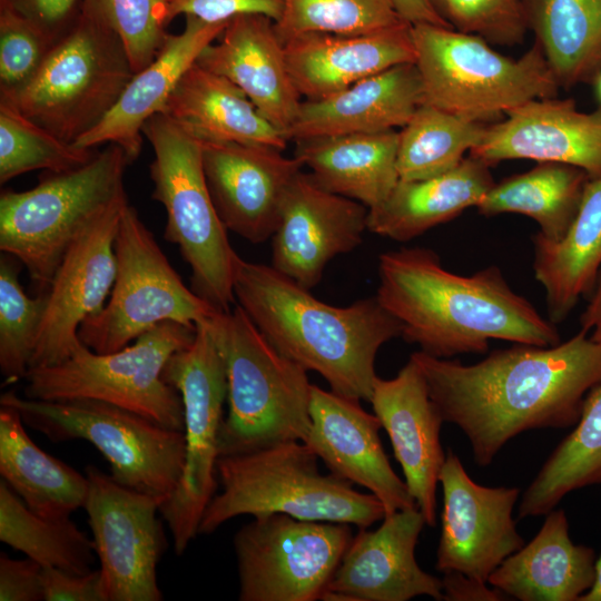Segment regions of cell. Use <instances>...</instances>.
<instances>
[{"instance_id":"cell-5","label":"cell","mask_w":601,"mask_h":601,"mask_svg":"<svg viewBox=\"0 0 601 601\" xmlns=\"http://www.w3.org/2000/svg\"><path fill=\"white\" fill-rule=\"evenodd\" d=\"M225 362L228 414L219 456L285 441L304 442L312 385L307 371L280 354L236 304L209 319Z\"/></svg>"},{"instance_id":"cell-23","label":"cell","mask_w":601,"mask_h":601,"mask_svg":"<svg viewBox=\"0 0 601 601\" xmlns=\"http://www.w3.org/2000/svg\"><path fill=\"white\" fill-rule=\"evenodd\" d=\"M370 403L387 433L407 490L428 526L436 524V490L446 454L440 441L444 422L413 358L390 380L376 377Z\"/></svg>"},{"instance_id":"cell-7","label":"cell","mask_w":601,"mask_h":601,"mask_svg":"<svg viewBox=\"0 0 601 601\" xmlns=\"http://www.w3.org/2000/svg\"><path fill=\"white\" fill-rule=\"evenodd\" d=\"M142 135L154 151L149 166L152 198L166 211L164 237L178 246L190 268L191 289L214 309L235 304L237 253L210 197L203 142L164 112L146 121Z\"/></svg>"},{"instance_id":"cell-16","label":"cell","mask_w":601,"mask_h":601,"mask_svg":"<svg viewBox=\"0 0 601 601\" xmlns=\"http://www.w3.org/2000/svg\"><path fill=\"white\" fill-rule=\"evenodd\" d=\"M127 196L114 203L72 243L49 288L30 368L59 364L82 343L81 324L99 313L116 279L115 239Z\"/></svg>"},{"instance_id":"cell-36","label":"cell","mask_w":601,"mask_h":601,"mask_svg":"<svg viewBox=\"0 0 601 601\" xmlns=\"http://www.w3.org/2000/svg\"><path fill=\"white\" fill-rule=\"evenodd\" d=\"M601 484V384L585 396L571 433L552 451L524 491L519 518L546 515L569 493Z\"/></svg>"},{"instance_id":"cell-45","label":"cell","mask_w":601,"mask_h":601,"mask_svg":"<svg viewBox=\"0 0 601 601\" xmlns=\"http://www.w3.org/2000/svg\"><path fill=\"white\" fill-rule=\"evenodd\" d=\"M170 22L178 16H194L206 22H228L242 13H262L277 21L283 0H166Z\"/></svg>"},{"instance_id":"cell-42","label":"cell","mask_w":601,"mask_h":601,"mask_svg":"<svg viewBox=\"0 0 601 601\" xmlns=\"http://www.w3.org/2000/svg\"><path fill=\"white\" fill-rule=\"evenodd\" d=\"M81 11L120 38L135 72L152 61L169 35L166 0H82Z\"/></svg>"},{"instance_id":"cell-35","label":"cell","mask_w":601,"mask_h":601,"mask_svg":"<svg viewBox=\"0 0 601 601\" xmlns=\"http://www.w3.org/2000/svg\"><path fill=\"white\" fill-rule=\"evenodd\" d=\"M590 177L581 168L539 162L534 168L495 183L476 206L480 214L525 215L539 225V234L561 239L574 220Z\"/></svg>"},{"instance_id":"cell-39","label":"cell","mask_w":601,"mask_h":601,"mask_svg":"<svg viewBox=\"0 0 601 601\" xmlns=\"http://www.w3.org/2000/svg\"><path fill=\"white\" fill-rule=\"evenodd\" d=\"M96 152L63 141L0 99V183L28 171L62 173L88 162Z\"/></svg>"},{"instance_id":"cell-50","label":"cell","mask_w":601,"mask_h":601,"mask_svg":"<svg viewBox=\"0 0 601 601\" xmlns=\"http://www.w3.org/2000/svg\"><path fill=\"white\" fill-rule=\"evenodd\" d=\"M393 2L400 18L412 26L427 23L451 28L433 10L427 0H393Z\"/></svg>"},{"instance_id":"cell-34","label":"cell","mask_w":601,"mask_h":601,"mask_svg":"<svg viewBox=\"0 0 601 601\" xmlns=\"http://www.w3.org/2000/svg\"><path fill=\"white\" fill-rule=\"evenodd\" d=\"M529 29L560 88L601 72V0H523Z\"/></svg>"},{"instance_id":"cell-38","label":"cell","mask_w":601,"mask_h":601,"mask_svg":"<svg viewBox=\"0 0 601 601\" xmlns=\"http://www.w3.org/2000/svg\"><path fill=\"white\" fill-rule=\"evenodd\" d=\"M0 540L42 566L87 574L95 561V544L71 520L46 519L33 513L2 479L0 482Z\"/></svg>"},{"instance_id":"cell-28","label":"cell","mask_w":601,"mask_h":601,"mask_svg":"<svg viewBox=\"0 0 601 601\" xmlns=\"http://www.w3.org/2000/svg\"><path fill=\"white\" fill-rule=\"evenodd\" d=\"M597 555L575 544L562 509L552 510L535 534L509 555L487 582L520 601H579L592 585Z\"/></svg>"},{"instance_id":"cell-13","label":"cell","mask_w":601,"mask_h":601,"mask_svg":"<svg viewBox=\"0 0 601 601\" xmlns=\"http://www.w3.org/2000/svg\"><path fill=\"white\" fill-rule=\"evenodd\" d=\"M162 378L179 393L184 407L185 465L176 490L159 509L180 555L198 534L218 487L216 464L227 378L209 319L197 323L191 344L170 356Z\"/></svg>"},{"instance_id":"cell-32","label":"cell","mask_w":601,"mask_h":601,"mask_svg":"<svg viewBox=\"0 0 601 601\" xmlns=\"http://www.w3.org/2000/svg\"><path fill=\"white\" fill-rule=\"evenodd\" d=\"M533 272L546 296L549 319L561 323L590 295L601 270V176L585 185L578 214L565 235L533 238Z\"/></svg>"},{"instance_id":"cell-24","label":"cell","mask_w":601,"mask_h":601,"mask_svg":"<svg viewBox=\"0 0 601 601\" xmlns=\"http://www.w3.org/2000/svg\"><path fill=\"white\" fill-rule=\"evenodd\" d=\"M219 38L203 50L196 63L236 85L286 136L303 100L289 73L275 21L262 13L237 14Z\"/></svg>"},{"instance_id":"cell-51","label":"cell","mask_w":601,"mask_h":601,"mask_svg":"<svg viewBox=\"0 0 601 601\" xmlns=\"http://www.w3.org/2000/svg\"><path fill=\"white\" fill-rule=\"evenodd\" d=\"M581 329L601 344V270L590 294V300L580 317Z\"/></svg>"},{"instance_id":"cell-43","label":"cell","mask_w":601,"mask_h":601,"mask_svg":"<svg viewBox=\"0 0 601 601\" xmlns=\"http://www.w3.org/2000/svg\"><path fill=\"white\" fill-rule=\"evenodd\" d=\"M454 30L491 45H520L529 30L523 0H427Z\"/></svg>"},{"instance_id":"cell-29","label":"cell","mask_w":601,"mask_h":601,"mask_svg":"<svg viewBox=\"0 0 601 601\" xmlns=\"http://www.w3.org/2000/svg\"><path fill=\"white\" fill-rule=\"evenodd\" d=\"M162 112L200 141L282 150L288 142L236 85L196 62L183 75Z\"/></svg>"},{"instance_id":"cell-53","label":"cell","mask_w":601,"mask_h":601,"mask_svg":"<svg viewBox=\"0 0 601 601\" xmlns=\"http://www.w3.org/2000/svg\"><path fill=\"white\" fill-rule=\"evenodd\" d=\"M593 85H595L597 95H598V98H599V100L601 102V72L598 76V78L595 79Z\"/></svg>"},{"instance_id":"cell-1","label":"cell","mask_w":601,"mask_h":601,"mask_svg":"<svg viewBox=\"0 0 601 601\" xmlns=\"http://www.w3.org/2000/svg\"><path fill=\"white\" fill-rule=\"evenodd\" d=\"M410 357L444 422L464 433L480 466L523 432L574 426L587 394L601 384V344L583 329L553 346L496 349L471 365L421 351Z\"/></svg>"},{"instance_id":"cell-14","label":"cell","mask_w":601,"mask_h":601,"mask_svg":"<svg viewBox=\"0 0 601 601\" xmlns=\"http://www.w3.org/2000/svg\"><path fill=\"white\" fill-rule=\"evenodd\" d=\"M353 538L349 524L272 513L234 536L240 601L322 600Z\"/></svg>"},{"instance_id":"cell-6","label":"cell","mask_w":601,"mask_h":601,"mask_svg":"<svg viewBox=\"0 0 601 601\" xmlns=\"http://www.w3.org/2000/svg\"><path fill=\"white\" fill-rule=\"evenodd\" d=\"M125 150L108 144L85 165L50 173L33 188L0 196V249L22 264L45 293L72 243L107 208L126 197Z\"/></svg>"},{"instance_id":"cell-20","label":"cell","mask_w":601,"mask_h":601,"mask_svg":"<svg viewBox=\"0 0 601 601\" xmlns=\"http://www.w3.org/2000/svg\"><path fill=\"white\" fill-rule=\"evenodd\" d=\"M425 519L417 506L385 515L373 531L352 538L322 600L407 601L427 595L443 600L442 580L417 563L415 548Z\"/></svg>"},{"instance_id":"cell-40","label":"cell","mask_w":601,"mask_h":601,"mask_svg":"<svg viewBox=\"0 0 601 601\" xmlns=\"http://www.w3.org/2000/svg\"><path fill=\"white\" fill-rule=\"evenodd\" d=\"M20 262L0 259V371L6 384L26 377L47 304V294L29 297L19 283Z\"/></svg>"},{"instance_id":"cell-52","label":"cell","mask_w":601,"mask_h":601,"mask_svg":"<svg viewBox=\"0 0 601 601\" xmlns=\"http://www.w3.org/2000/svg\"><path fill=\"white\" fill-rule=\"evenodd\" d=\"M595 574L591 588L580 597L579 601H601V554L595 560Z\"/></svg>"},{"instance_id":"cell-19","label":"cell","mask_w":601,"mask_h":601,"mask_svg":"<svg viewBox=\"0 0 601 601\" xmlns=\"http://www.w3.org/2000/svg\"><path fill=\"white\" fill-rule=\"evenodd\" d=\"M367 217L366 206L322 188L300 170L272 236V267L311 290L333 258L362 243Z\"/></svg>"},{"instance_id":"cell-22","label":"cell","mask_w":601,"mask_h":601,"mask_svg":"<svg viewBox=\"0 0 601 601\" xmlns=\"http://www.w3.org/2000/svg\"><path fill=\"white\" fill-rule=\"evenodd\" d=\"M309 415L304 443L332 474L368 490L382 502L385 515L416 506L387 459L375 414L357 401L312 385Z\"/></svg>"},{"instance_id":"cell-25","label":"cell","mask_w":601,"mask_h":601,"mask_svg":"<svg viewBox=\"0 0 601 601\" xmlns=\"http://www.w3.org/2000/svg\"><path fill=\"white\" fill-rule=\"evenodd\" d=\"M302 98L318 100L394 66L415 62L412 24L400 21L361 35L306 32L284 42Z\"/></svg>"},{"instance_id":"cell-10","label":"cell","mask_w":601,"mask_h":601,"mask_svg":"<svg viewBox=\"0 0 601 601\" xmlns=\"http://www.w3.org/2000/svg\"><path fill=\"white\" fill-rule=\"evenodd\" d=\"M0 405L16 408L26 425L52 442L91 443L107 460L111 477L128 489L165 501L181 479L183 431L96 400L40 401L9 391Z\"/></svg>"},{"instance_id":"cell-46","label":"cell","mask_w":601,"mask_h":601,"mask_svg":"<svg viewBox=\"0 0 601 601\" xmlns=\"http://www.w3.org/2000/svg\"><path fill=\"white\" fill-rule=\"evenodd\" d=\"M38 26L53 42L78 20L82 0H0Z\"/></svg>"},{"instance_id":"cell-44","label":"cell","mask_w":601,"mask_h":601,"mask_svg":"<svg viewBox=\"0 0 601 601\" xmlns=\"http://www.w3.org/2000/svg\"><path fill=\"white\" fill-rule=\"evenodd\" d=\"M55 43L29 19L0 3V93L28 83Z\"/></svg>"},{"instance_id":"cell-17","label":"cell","mask_w":601,"mask_h":601,"mask_svg":"<svg viewBox=\"0 0 601 601\" xmlns=\"http://www.w3.org/2000/svg\"><path fill=\"white\" fill-rule=\"evenodd\" d=\"M439 481L443 510L435 568L487 582L524 545L512 516L520 490L477 484L452 450H447Z\"/></svg>"},{"instance_id":"cell-26","label":"cell","mask_w":601,"mask_h":601,"mask_svg":"<svg viewBox=\"0 0 601 601\" xmlns=\"http://www.w3.org/2000/svg\"><path fill=\"white\" fill-rule=\"evenodd\" d=\"M185 18L184 30L168 35L152 61L134 75L111 110L95 128L78 138L75 146L93 149L115 144L125 150L130 162L139 157L144 125L164 111L183 75L227 24L206 22L194 16Z\"/></svg>"},{"instance_id":"cell-12","label":"cell","mask_w":601,"mask_h":601,"mask_svg":"<svg viewBox=\"0 0 601 601\" xmlns=\"http://www.w3.org/2000/svg\"><path fill=\"white\" fill-rule=\"evenodd\" d=\"M115 254L117 270L109 299L78 332L91 351L112 353L161 323L195 328L219 313L183 283L129 203L120 218Z\"/></svg>"},{"instance_id":"cell-3","label":"cell","mask_w":601,"mask_h":601,"mask_svg":"<svg viewBox=\"0 0 601 601\" xmlns=\"http://www.w3.org/2000/svg\"><path fill=\"white\" fill-rule=\"evenodd\" d=\"M237 305L267 341L303 368L318 373L334 393L370 402L380 348L400 337V322L376 296L332 306L276 270L238 257Z\"/></svg>"},{"instance_id":"cell-11","label":"cell","mask_w":601,"mask_h":601,"mask_svg":"<svg viewBox=\"0 0 601 601\" xmlns=\"http://www.w3.org/2000/svg\"><path fill=\"white\" fill-rule=\"evenodd\" d=\"M195 331L165 322L107 354L82 344L59 364L30 368L24 377V396L40 401H101L183 431L181 397L164 381L162 371L174 353L191 344Z\"/></svg>"},{"instance_id":"cell-41","label":"cell","mask_w":601,"mask_h":601,"mask_svg":"<svg viewBox=\"0 0 601 601\" xmlns=\"http://www.w3.org/2000/svg\"><path fill=\"white\" fill-rule=\"evenodd\" d=\"M403 21L393 0H283L275 28L283 43L297 35H361Z\"/></svg>"},{"instance_id":"cell-8","label":"cell","mask_w":601,"mask_h":601,"mask_svg":"<svg viewBox=\"0 0 601 601\" xmlns=\"http://www.w3.org/2000/svg\"><path fill=\"white\" fill-rule=\"evenodd\" d=\"M412 36L423 104L485 122L530 100L553 98L560 88L536 42L513 59L451 28L420 23Z\"/></svg>"},{"instance_id":"cell-2","label":"cell","mask_w":601,"mask_h":601,"mask_svg":"<svg viewBox=\"0 0 601 601\" xmlns=\"http://www.w3.org/2000/svg\"><path fill=\"white\" fill-rule=\"evenodd\" d=\"M375 296L400 322L401 337L434 357L484 353L491 339L542 347L561 343L556 324L516 294L497 266L457 275L426 247L381 254Z\"/></svg>"},{"instance_id":"cell-27","label":"cell","mask_w":601,"mask_h":601,"mask_svg":"<svg viewBox=\"0 0 601 601\" xmlns=\"http://www.w3.org/2000/svg\"><path fill=\"white\" fill-rule=\"evenodd\" d=\"M424 102L415 62L394 66L318 100H303L288 141L396 130Z\"/></svg>"},{"instance_id":"cell-9","label":"cell","mask_w":601,"mask_h":601,"mask_svg":"<svg viewBox=\"0 0 601 601\" xmlns=\"http://www.w3.org/2000/svg\"><path fill=\"white\" fill-rule=\"evenodd\" d=\"M135 73L120 38L81 11L35 77L0 99L73 144L106 117Z\"/></svg>"},{"instance_id":"cell-47","label":"cell","mask_w":601,"mask_h":601,"mask_svg":"<svg viewBox=\"0 0 601 601\" xmlns=\"http://www.w3.org/2000/svg\"><path fill=\"white\" fill-rule=\"evenodd\" d=\"M42 565L31 558L0 554V601L43 600Z\"/></svg>"},{"instance_id":"cell-31","label":"cell","mask_w":601,"mask_h":601,"mask_svg":"<svg viewBox=\"0 0 601 601\" xmlns=\"http://www.w3.org/2000/svg\"><path fill=\"white\" fill-rule=\"evenodd\" d=\"M397 142L398 130L317 137L295 141L294 156L322 188L372 209L400 180Z\"/></svg>"},{"instance_id":"cell-33","label":"cell","mask_w":601,"mask_h":601,"mask_svg":"<svg viewBox=\"0 0 601 601\" xmlns=\"http://www.w3.org/2000/svg\"><path fill=\"white\" fill-rule=\"evenodd\" d=\"M20 413L0 408V474L37 515L67 519L83 508L87 475L41 450L28 435Z\"/></svg>"},{"instance_id":"cell-49","label":"cell","mask_w":601,"mask_h":601,"mask_svg":"<svg viewBox=\"0 0 601 601\" xmlns=\"http://www.w3.org/2000/svg\"><path fill=\"white\" fill-rule=\"evenodd\" d=\"M442 580L443 600L447 601H497L504 594L489 582L466 577L459 572H446Z\"/></svg>"},{"instance_id":"cell-37","label":"cell","mask_w":601,"mask_h":601,"mask_svg":"<svg viewBox=\"0 0 601 601\" xmlns=\"http://www.w3.org/2000/svg\"><path fill=\"white\" fill-rule=\"evenodd\" d=\"M486 125L422 104L398 130L400 180H421L457 167L482 140Z\"/></svg>"},{"instance_id":"cell-15","label":"cell","mask_w":601,"mask_h":601,"mask_svg":"<svg viewBox=\"0 0 601 601\" xmlns=\"http://www.w3.org/2000/svg\"><path fill=\"white\" fill-rule=\"evenodd\" d=\"M88 514L105 601H160L157 564L166 539L157 516L164 499L128 489L86 467Z\"/></svg>"},{"instance_id":"cell-18","label":"cell","mask_w":601,"mask_h":601,"mask_svg":"<svg viewBox=\"0 0 601 601\" xmlns=\"http://www.w3.org/2000/svg\"><path fill=\"white\" fill-rule=\"evenodd\" d=\"M201 142L207 187L226 229L253 244L272 238L302 161L267 145Z\"/></svg>"},{"instance_id":"cell-48","label":"cell","mask_w":601,"mask_h":601,"mask_svg":"<svg viewBox=\"0 0 601 601\" xmlns=\"http://www.w3.org/2000/svg\"><path fill=\"white\" fill-rule=\"evenodd\" d=\"M42 589L46 601H105L99 570L75 574L53 566H43Z\"/></svg>"},{"instance_id":"cell-4","label":"cell","mask_w":601,"mask_h":601,"mask_svg":"<svg viewBox=\"0 0 601 601\" xmlns=\"http://www.w3.org/2000/svg\"><path fill=\"white\" fill-rule=\"evenodd\" d=\"M318 457L302 441H285L253 451L220 455V492L207 505L198 534H210L240 515L282 513L298 520L326 521L367 529L385 509L372 493L321 473Z\"/></svg>"},{"instance_id":"cell-21","label":"cell","mask_w":601,"mask_h":601,"mask_svg":"<svg viewBox=\"0 0 601 601\" xmlns=\"http://www.w3.org/2000/svg\"><path fill=\"white\" fill-rule=\"evenodd\" d=\"M490 166L510 159L559 162L601 176V107L591 112L573 99L540 98L505 114L486 126L481 142L470 154Z\"/></svg>"},{"instance_id":"cell-30","label":"cell","mask_w":601,"mask_h":601,"mask_svg":"<svg viewBox=\"0 0 601 601\" xmlns=\"http://www.w3.org/2000/svg\"><path fill=\"white\" fill-rule=\"evenodd\" d=\"M484 160L467 156L454 169L421 180H398L388 197L368 209L367 230L411 240L476 207L495 184Z\"/></svg>"}]
</instances>
